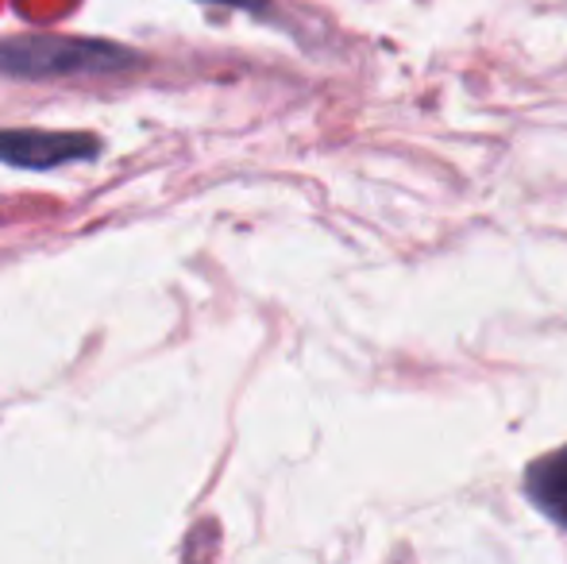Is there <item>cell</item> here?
Returning a JSON list of instances; mask_svg holds the SVG:
<instances>
[{
    "mask_svg": "<svg viewBox=\"0 0 567 564\" xmlns=\"http://www.w3.org/2000/svg\"><path fill=\"white\" fill-rule=\"evenodd\" d=\"M217 4H236V8H262L267 0H217Z\"/></svg>",
    "mask_w": 567,
    "mask_h": 564,
    "instance_id": "277c9868",
    "label": "cell"
},
{
    "mask_svg": "<svg viewBox=\"0 0 567 564\" xmlns=\"http://www.w3.org/2000/svg\"><path fill=\"white\" fill-rule=\"evenodd\" d=\"M101 151V140L85 132H28L8 129L0 132V158L23 171H51L62 163H82Z\"/></svg>",
    "mask_w": 567,
    "mask_h": 564,
    "instance_id": "7a4b0ae2",
    "label": "cell"
},
{
    "mask_svg": "<svg viewBox=\"0 0 567 564\" xmlns=\"http://www.w3.org/2000/svg\"><path fill=\"white\" fill-rule=\"evenodd\" d=\"M525 488L529 499L556 522L567 530V449H556L548 457L533 460L529 475H525Z\"/></svg>",
    "mask_w": 567,
    "mask_h": 564,
    "instance_id": "3957f363",
    "label": "cell"
},
{
    "mask_svg": "<svg viewBox=\"0 0 567 564\" xmlns=\"http://www.w3.org/2000/svg\"><path fill=\"white\" fill-rule=\"evenodd\" d=\"M140 54L113 43H93V39H4L0 43V74L12 78H97V74H124L135 66Z\"/></svg>",
    "mask_w": 567,
    "mask_h": 564,
    "instance_id": "6da1fadb",
    "label": "cell"
}]
</instances>
